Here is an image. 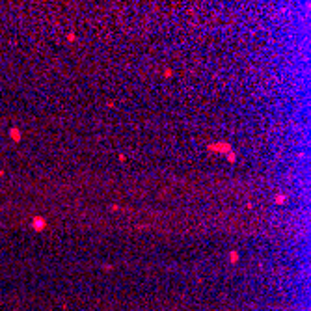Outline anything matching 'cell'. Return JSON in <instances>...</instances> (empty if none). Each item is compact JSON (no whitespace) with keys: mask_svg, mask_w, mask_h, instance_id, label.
Here are the masks:
<instances>
[{"mask_svg":"<svg viewBox=\"0 0 311 311\" xmlns=\"http://www.w3.org/2000/svg\"><path fill=\"white\" fill-rule=\"evenodd\" d=\"M32 227H34L35 231L45 229V227H47V220H45V218H41V216H34V218H32Z\"/></svg>","mask_w":311,"mask_h":311,"instance_id":"obj_1","label":"cell"},{"mask_svg":"<svg viewBox=\"0 0 311 311\" xmlns=\"http://www.w3.org/2000/svg\"><path fill=\"white\" fill-rule=\"evenodd\" d=\"M10 136L13 138V142H19V140H21V131H19V129H11V131H10Z\"/></svg>","mask_w":311,"mask_h":311,"instance_id":"obj_2","label":"cell"},{"mask_svg":"<svg viewBox=\"0 0 311 311\" xmlns=\"http://www.w3.org/2000/svg\"><path fill=\"white\" fill-rule=\"evenodd\" d=\"M283 201H285V196L280 194V196H278V203H283Z\"/></svg>","mask_w":311,"mask_h":311,"instance_id":"obj_3","label":"cell"}]
</instances>
